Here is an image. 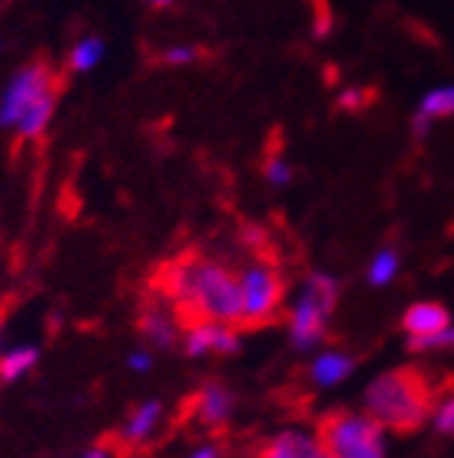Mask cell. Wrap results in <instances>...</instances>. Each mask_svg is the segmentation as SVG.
Masks as SVG:
<instances>
[{
  "label": "cell",
  "instance_id": "cell-1",
  "mask_svg": "<svg viewBox=\"0 0 454 458\" xmlns=\"http://www.w3.org/2000/svg\"><path fill=\"white\" fill-rule=\"evenodd\" d=\"M153 293L169 302L179 326L221 322L240 328V280L234 267L221 264L198 250H185L163 264L153 276Z\"/></svg>",
  "mask_w": 454,
  "mask_h": 458
},
{
  "label": "cell",
  "instance_id": "cell-2",
  "mask_svg": "<svg viewBox=\"0 0 454 458\" xmlns=\"http://www.w3.org/2000/svg\"><path fill=\"white\" fill-rule=\"evenodd\" d=\"M435 387L419 368H393L370 380L364 390V413L393 432H416L432 420Z\"/></svg>",
  "mask_w": 454,
  "mask_h": 458
},
{
  "label": "cell",
  "instance_id": "cell-3",
  "mask_svg": "<svg viewBox=\"0 0 454 458\" xmlns=\"http://www.w3.org/2000/svg\"><path fill=\"white\" fill-rule=\"evenodd\" d=\"M240 280V328H266L280 318L286 300V276L276 257L254 250L250 264L237 270Z\"/></svg>",
  "mask_w": 454,
  "mask_h": 458
},
{
  "label": "cell",
  "instance_id": "cell-4",
  "mask_svg": "<svg viewBox=\"0 0 454 458\" xmlns=\"http://www.w3.org/2000/svg\"><path fill=\"white\" fill-rule=\"evenodd\" d=\"M338 309V283L334 276L312 270L306 276V286L298 293V300L292 302L286 316L289 326V342L296 352H312L315 344H322L328 338V318Z\"/></svg>",
  "mask_w": 454,
  "mask_h": 458
},
{
  "label": "cell",
  "instance_id": "cell-5",
  "mask_svg": "<svg viewBox=\"0 0 454 458\" xmlns=\"http://www.w3.org/2000/svg\"><path fill=\"white\" fill-rule=\"evenodd\" d=\"M315 439L332 458H386L383 426L354 410L324 413L315 423Z\"/></svg>",
  "mask_w": 454,
  "mask_h": 458
},
{
  "label": "cell",
  "instance_id": "cell-6",
  "mask_svg": "<svg viewBox=\"0 0 454 458\" xmlns=\"http://www.w3.org/2000/svg\"><path fill=\"white\" fill-rule=\"evenodd\" d=\"M62 81L59 72L53 69V62L36 59L27 62L23 69L10 79V85L4 89V98H0V127H17V121L27 114L36 101H43L49 95H59Z\"/></svg>",
  "mask_w": 454,
  "mask_h": 458
},
{
  "label": "cell",
  "instance_id": "cell-7",
  "mask_svg": "<svg viewBox=\"0 0 454 458\" xmlns=\"http://www.w3.org/2000/svg\"><path fill=\"white\" fill-rule=\"evenodd\" d=\"M234 406H237L234 390L227 387V384H221V380H208V384H201L198 394L189 400V413L195 416V423H198L201 429L221 432L231 423Z\"/></svg>",
  "mask_w": 454,
  "mask_h": 458
},
{
  "label": "cell",
  "instance_id": "cell-8",
  "mask_svg": "<svg viewBox=\"0 0 454 458\" xmlns=\"http://www.w3.org/2000/svg\"><path fill=\"white\" fill-rule=\"evenodd\" d=\"M182 348L189 358L205 354H237L240 352V332L221 322H195L182 332Z\"/></svg>",
  "mask_w": 454,
  "mask_h": 458
},
{
  "label": "cell",
  "instance_id": "cell-9",
  "mask_svg": "<svg viewBox=\"0 0 454 458\" xmlns=\"http://www.w3.org/2000/svg\"><path fill=\"white\" fill-rule=\"evenodd\" d=\"M153 296H156V293H153ZM137 328H140L143 342H147L149 348H159V352L175 348V342L182 338V326H179V318H175V312L169 309V302H163L159 296L140 309Z\"/></svg>",
  "mask_w": 454,
  "mask_h": 458
},
{
  "label": "cell",
  "instance_id": "cell-10",
  "mask_svg": "<svg viewBox=\"0 0 454 458\" xmlns=\"http://www.w3.org/2000/svg\"><path fill=\"white\" fill-rule=\"evenodd\" d=\"M163 413H166V410H163L159 400L140 403L127 416V423L121 426V432H117V445H121L123 452H133V449H140V445H147V442L153 439V432L159 429V423H163Z\"/></svg>",
  "mask_w": 454,
  "mask_h": 458
},
{
  "label": "cell",
  "instance_id": "cell-11",
  "mask_svg": "<svg viewBox=\"0 0 454 458\" xmlns=\"http://www.w3.org/2000/svg\"><path fill=\"white\" fill-rule=\"evenodd\" d=\"M322 452L318 439L312 432H298V429H286L280 436H273L254 452V458H315Z\"/></svg>",
  "mask_w": 454,
  "mask_h": 458
},
{
  "label": "cell",
  "instance_id": "cell-12",
  "mask_svg": "<svg viewBox=\"0 0 454 458\" xmlns=\"http://www.w3.org/2000/svg\"><path fill=\"white\" fill-rule=\"evenodd\" d=\"M451 326V316L441 302H412L402 316V332L409 338H428Z\"/></svg>",
  "mask_w": 454,
  "mask_h": 458
},
{
  "label": "cell",
  "instance_id": "cell-13",
  "mask_svg": "<svg viewBox=\"0 0 454 458\" xmlns=\"http://www.w3.org/2000/svg\"><path fill=\"white\" fill-rule=\"evenodd\" d=\"M354 364L357 361L344 352H322L312 361V368H308V380H312L315 387H334V384L350 377Z\"/></svg>",
  "mask_w": 454,
  "mask_h": 458
},
{
  "label": "cell",
  "instance_id": "cell-14",
  "mask_svg": "<svg viewBox=\"0 0 454 458\" xmlns=\"http://www.w3.org/2000/svg\"><path fill=\"white\" fill-rule=\"evenodd\" d=\"M55 101H59V95H49V98H43V101H36L33 107H29L27 114L20 117L17 121V137L23 143H33V140H39L46 133V127H49V121H53V114H55Z\"/></svg>",
  "mask_w": 454,
  "mask_h": 458
},
{
  "label": "cell",
  "instance_id": "cell-15",
  "mask_svg": "<svg viewBox=\"0 0 454 458\" xmlns=\"http://www.w3.org/2000/svg\"><path fill=\"white\" fill-rule=\"evenodd\" d=\"M36 361H39V352H36L33 344L10 348V352L0 354V380H4V384H13V380H20L23 374H29V370L36 368Z\"/></svg>",
  "mask_w": 454,
  "mask_h": 458
},
{
  "label": "cell",
  "instance_id": "cell-16",
  "mask_svg": "<svg viewBox=\"0 0 454 458\" xmlns=\"http://www.w3.org/2000/svg\"><path fill=\"white\" fill-rule=\"evenodd\" d=\"M101 59H105V43H101L97 36H85V39H79V43L71 46L69 69L71 72H91Z\"/></svg>",
  "mask_w": 454,
  "mask_h": 458
},
{
  "label": "cell",
  "instance_id": "cell-17",
  "mask_svg": "<svg viewBox=\"0 0 454 458\" xmlns=\"http://www.w3.org/2000/svg\"><path fill=\"white\" fill-rule=\"evenodd\" d=\"M396 274H399V254H396L393 247H383V250H376L374 260L367 267V283L370 286H386V283H393Z\"/></svg>",
  "mask_w": 454,
  "mask_h": 458
},
{
  "label": "cell",
  "instance_id": "cell-18",
  "mask_svg": "<svg viewBox=\"0 0 454 458\" xmlns=\"http://www.w3.org/2000/svg\"><path fill=\"white\" fill-rule=\"evenodd\" d=\"M419 114L428 117L432 123L441 121V117H454V85H441V89L428 91V95L422 98Z\"/></svg>",
  "mask_w": 454,
  "mask_h": 458
},
{
  "label": "cell",
  "instance_id": "cell-19",
  "mask_svg": "<svg viewBox=\"0 0 454 458\" xmlns=\"http://www.w3.org/2000/svg\"><path fill=\"white\" fill-rule=\"evenodd\" d=\"M376 101L374 89H344L338 95V111H348V114H357L364 107H370Z\"/></svg>",
  "mask_w": 454,
  "mask_h": 458
},
{
  "label": "cell",
  "instance_id": "cell-20",
  "mask_svg": "<svg viewBox=\"0 0 454 458\" xmlns=\"http://www.w3.org/2000/svg\"><path fill=\"white\" fill-rule=\"evenodd\" d=\"M263 176L270 179L273 185H289L292 182V166L282 159L280 150H270L266 153V159H263Z\"/></svg>",
  "mask_w": 454,
  "mask_h": 458
},
{
  "label": "cell",
  "instance_id": "cell-21",
  "mask_svg": "<svg viewBox=\"0 0 454 458\" xmlns=\"http://www.w3.org/2000/svg\"><path fill=\"white\" fill-rule=\"evenodd\" d=\"M409 348L412 352H438V348H454V326L441 328L435 335L428 338H409Z\"/></svg>",
  "mask_w": 454,
  "mask_h": 458
},
{
  "label": "cell",
  "instance_id": "cell-22",
  "mask_svg": "<svg viewBox=\"0 0 454 458\" xmlns=\"http://www.w3.org/2000/svg\"><path fill=\"white\" fill-rule=\"evenodd\" d=\"M432 426H435V432H441V436H454V394L441 400V403H435V410H432Z\"/></svg>",
  "mask_w": 454,
  "mask_h": 458
},
{
  "label": "cell",
  "instance_id": "cell-23",
  "mask_svg": "<svg viewBox=\"0 0 454 458\" xmlns=\"http://www.w3.org/2000/svg\"><path fill=\"white\" fill-rule=\"evenodd\" d=\"M201 55L205 53H201L198 46H172V49H166V53L159 55V62H163V65H192Z\"/></svg>",
  "mask_w": 454,
  "mask_h": 458
},
{
  "label": "cell",
  "instance_id": "cell-24",
  "mask_svg": "<svg viewBox=\"0 0 454 458\" xmlns=\"http://www.w3.org/2000/svg\"><path fill=\"white\" fill-rule=\"evenodd\" d=\"M127 368L137 370V374H147V370H153V354H149V352H133L130 361H127Z\"/></svg>",
  "mask_w": 454,
  "mask_h": 458
},
{
  "label": "cell",
  "instance_id": "cell-25",
  "mask_svg": "<svg viewBox=\"0 0 454 458\" xmlns=\"http://www.w3.org/2000/svg\"><path fill=\"white\" fill-rule=\"evenodd\" d=\"M412 137H416V140H425L428 133H432V127H435V123L428 121V117H422L419 111H416V114H412Z\"/></svg>",
  "mask_w": 454,
  "mask_h": 458
},
{
  "label": "cell",
  "instance_id": "cell-26",
  "mask_svg": "<svg viewBox=\"0 0 454 458\" xmlns=\"http://www.w3.org/2000/svg\"><path fill=\"white\" fill-rule=\"evenodd\" d=\"M221 455H224V449H221L218 442H205V445H198L189 458H221Z\"/></svg>",
  "mask_w": 454,
  "mask_h": 458
},
{
  "label": "cell",
  "instance_id": "cell-27",
  "mask_svg": "<svg viewBox=\"0 0 454 458\" xmlns=\"http://www.w3.org/2000/svg\"><path fill=\"white\" fill-rule=\"evenodd\" d=\"M79 458H111V445H95V449H88Z\"/></svg>",
  "mask_w": 454,
  "mask_h": 458
},
{
  "label": "cell",
  "instance_id": "cell-28",
  "mask_svg": "<svg viewBox=\"0 0 454 458\" xmlns=\"http://www.w3.org/2000/svg\"><path fill=\"white\" fill-rule=\"evenodd\" d=\"M149 7H159V10H166V7H172V0H147Z\"/></svg>",
  "mask_w": 454,
  "mask_h": 458
},
{
  "label": "cell",
  "instance_id": "cell-29",
  "mask_svg": "<svg viewBox=\"0 0 454 458\" xmlns=\"http://www.w3.org/2000/svg\"><path fill=\"white\" fill-rule=\"evenodd\" d=\"M315 458H332V455H328V452L322 449V452H318V455H315Z\"/></svg>",
  "mask_w": 454,
  "mask_h": 458
}]
</instances>
